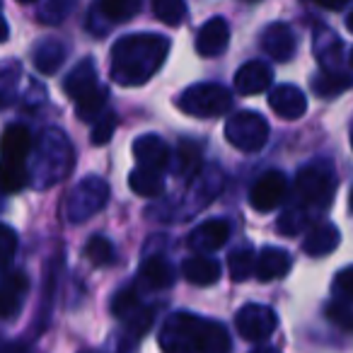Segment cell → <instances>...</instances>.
<instances>
[{"instance_id":"16","label":"cell","mask_w":353,"mask_h":353,"mask_svg":"<svg viewBox=\"0 0 353 353\" xmlns=\"http://www.w3.org/2000/svg\"><path fill=\"white\" fill-rule=\"evenodd\" d=\"M32 152V136L27 126L10 123L0 136V160L8 162H27Z\"/></svg>"},{"instance_id":"19","label":"cell","mask_w":353,"mask_h":353,"mask_svg":"<svg viewBox=\"0 0 353 353\" xmlns=\"http://www.w3.org/2000/svg\"><path fill=\"white\" fill-rule=\"evenodd\" d=\"M97 65L92 59H83L63 80V92L68 94L73 102H78L80 97H85L88 92H92L97 88Z\"/></svg>"},{"instance_id":"44","label":"cell","mask_w":353,"mask_h":353,"mask_svg":"<svg viewBox=\"0 0 353 353\" xmlns=\"http://www.w3.org/2000/svg\"><path fill=\"white\" fill-rule=\"evenodd\" d=\"M8 34H10V30H8V22L3 20V17H0V44H3V41L8 39Z\"/></svg>"},{"instance_id":"8","label":"cell","mask_w":353,"mask_h":353,"mask_svg":"<svg viewBox=\"0 0 353 353\" xmlns=\"http://www.w3.org/2000/svg\"><path fill=\"white\" fill-rule=\"evenodd\" d=\"M237 332L245 336L247 341H266L271 334L276 332V312L266 305H245L235 317Z\"/></svg>"},{"instance_id":"7","label":"cell","mask_w":353,"mask_h":353,"mask_svg":"<svg viewBox=\"0 0 353 353\" xmlns=\"http://www.w3.org/2000/svg\"><path fill=\"white\" fill-rule=\"evenodd\" d=\"M225 138L242 152H259L269 141V121L259 112L242 109L225 121Z\"/></svg>"},{"instance_id":"53","label":"cell","mask_w":353,"mask_h":353,"mask_svg":"<svg viewBox=\"0 0 353 353\" xmlns=\"http://www.w3.org/2000/svg\"><path fill=\"white\" fill-rule=\"evenodd\" d=\"M88 353H90V351H88Z\"/></svg>"},{"instance_id":"4","label":"cell","mask_w":353,"mask_h":353,"mask_svg":"<svg viewBox=\"0 0 353 353\" xmlns=\"http://www.w3.org/2000/svg\"><path fill=\"white\" fill-rule=\"evenodd\" d=\"M295 187L303 199L305 208L312 211H324L332 206L334 192H336V179L334 172L327 162H312V165L303 167L295 176Z\"/></svg>"},{"instance_id":"32","label":"cell","mask_w":353,"mask_h":353,"mask_svg":"<svg viewBox=\"0 0 353 353\" xmlns=\"http://www.w3.org/2000/svg\"><path fill=\"white\" fill-rule=\"evenodd\" d=\"M150 6L157 20L165 22L167 27H182L189 15L184 0H150Z\"/></svg>"},{"instance_id":"50","label":"cell","mask_w":353,"mask_h":353,"mask_svg":"<svg viewBox=\"0 0 353 353\" xmlns=\"http://www.w3.org/2000/svg\"><path fill=\"white\" fill-rule=\"evenodd\" d=\"M20 3H34V0H20Z\"/></svg>"},{"instance_id":"9","label":"cell","mask_w":353,"mask_h":353,"mask_svg":"<svg viewBox=\"0 0 353 353\" xmlns=\"http://www.w3.org/2000/svg\"><path fill=\"white\" fill-rule=\"evenodd\" d=\"M285 192H288L285 176L281 174L279 170H271V172H266V174H261L254 182V187H252V192H250V206L259 213H269L283 201Z\"/></svg>"},{"instance_id":"5","label":"cell","mask_w":353,"mask_h":353,"mask_svg":"<svg viewBox=\"0 0 353 353\" xmlns=\"http://www.w3.org/2000/svg\"><path fill=\"white\" fill-rule=\"evenodd\" d=\"M179 109L189 117L196 119H213L228 114L232 109V94L218 83H199L192 85L176 99Z\"/></svg>"},{"instance_id":"13","label":"cell","mask_w":353,"mask_h":353,"mask_svg":"<svg viewBox=\"0 0 353 353\" xmlns=\"http://www.w3.org/2000/svg\"><path fill=\"white\" fill-rule=\"evenodd\" d=\"M228 237H230V223L223 218H211V221L194 228L189 235V247L199 254H206V252L221 250L228 242Z\"/></svg>"},{"instance_id":"51","label":"cell","mask_w":353,"mask_h":353,"mask_svg":"<svg viewBox=\"0 0 353 353\" xmlns=\"http://www.w3.org/2000/svg\"><path fill=\"white\" fill-rule=\"evenodd\" d=\"M351 148H353V133H351Z\"/></svg>"},{"instance_id":"47","label":"cell","mask_w":353,"mask_h":353,"mask_svg":"<svg viewBox=\"0 0 353 353\" xmlns=\"http://www.w3.org/2000/svg\"><path fill=\"white\" fill-rule=\"evenodd\" d=\"M346 30H348V32H353V12L346 17Z\"/></svg>"},{"instance_id":"23","label":"cell","mask_w":353,"mask_h":353,"mask_svg":"<svg viewBox=\"0 0 353 353\" xmlns=\"http://www.w3.org/2000/svg\"><path fill=\"white\" fill-rule=\"evenodd\" d=\"M32 61H34V68L39 70L41 75H54L56 70L63 65L65 61V46L63 41L59 39H44L34 46V54H32Z\"/></svg>"},{"instance_id":"18","label":"cell","mask_w":353,"mask_h":353,"mask_svg":"<svg viewBox=\"0 0 353 353\" xmlns=\"http://www.w3.org/2000/svg\"><path fill=\"white\" fill-rule=\"evenodd\" d=\"M339 240H341L339 228L329 221H322V223L310 225L307 235H305V240H303V250H305V254H310V256H327L336 250Z\"/></svg>"},{"instance_id":"3","label":"cell","mask_w":353,"mask_h":353,"mask_svg":"<svg viewBox=\"0 0 353 353\" xmlns=\"http://www.w3.org/2000/svg\"><path fill=\"white\" fill-rule=\"evenodd\" d=\"M75 162V152L68 136L59 128H49L41 133L34 148V165H32V182L39 189H49L54 184L63 182L70 174Z\"/></svg>"},{"instance_id":"42","label":"cell","mask_w":353,"mask_h":353,"mask_svg":"<svg viewBox=\"0 0 353 353\" xmlns=\"http://www.w3.org/2000/svg\"><path fill=\"white\" fill-rule=\"evenodd\" d=\"M334 293L343 300H353V266H348L341 274H336V279H334Z\"/></svg>"},{"instance_id":"22","label":"cell","mask_w":353,"mask_h":353,"mask_svg":"<svg viewBox=\"0 0 353 353\" xmlns=\"http://www.w3.org/2000/svg\"><path fill=\"white\" fill-rule=\"evenodd\" d=\"M170 157H172V172L179 179H184V182H192L194 176L199 174V170H201V148L194 141H189V138L179 141L174 155Z\"/></svg>"},{"instance_id":"41","label":"cell","mask_w":353,"mask_h":353,"mask_svg":"<svg viewBox=\"0 0 353 353\" xmlns=\"http://www.w3.org/2000/svg\"><path fill=\"white\" fill-rule=\"evenodd\" d=\"M152 310L150 307H143V310H138L136 314H131L128 317V334H131L133 339H141L143 334L150 329V324H152Z\"/></svg>"},{"instance_id":"30","label":"cell","mask_w":353,"mask_h":353,"mask_svg":"<svg viewBox=\"0 0 353 353\" xmlns=\"http://www.w3.org/2000/svg\"><path fill=\"white\" fill-rule=\"evenodd\" d=\"M22 65L17 61L0 63V109L10 107L17 97V85H20Z\"/></svg>"},{"instance_id":"39","label":"cell","mask_w":353,"mask_h":353,"mask_svg":"<svg viewBox=\"0 0 353 353\" xmlns=\"http://www.w3.org/2000/svg\"><path fill=\"white\" fill-rule=\"evenodd\" d=\"M114 128H117V114H114V112H104L102 117L94 121V126H92V136H90L92 145H104V143L112 141Z\"/></svg>"},{"instance_id":"38","label":"cell","mask_w":353,"mask_h":353,"mask_svg":"<svg viewBox=\"0 0 353 353\" xmlns=\"http://www.w3.org/2000/svg\"><path fill=\"white\" fill-rule=\"evenodd\" d=\"M17 252V232L10 225L0 223V269H6Z\"/></svg>"},{"instance_id":"15","label":"cell","mask_w":353,"mask_h":353,"mask_svg":"<svg viewBox=\"0 0 353 353\" xmlns=\"http://www.w3.org/2000/svg\"><path fill=\"white\" fill-rule=\"evenodd\" d=\"M230 41V27L223 17H211L196 34V51L206 59L221 56Z\"/></svg>"},{"instance_id":"14","label":"cell","mask_w":353,"mask_h":353,"mask_svg":"<svg viewBox=\"0 0 353 353\" xmlns=\"http://www.w3.org/2000/svg\"><path fill=\"white\" fill-rule=\"evenodd\" d=\"M269 107L279 114L281 119H300L307 112V97L303 94V90L295 88V85H279V88L271 90L269 94Z\"/></svg>"},{"instance_id":"37","label":"cell","mask_w":353,"mask_h":353,"mask_svg":"<svg viewBox=\"0 0 353 353\" xmlns=\"http://www.w3.org/2000/svg\"><path fill=\"white\" fill-rule=\"evenodd\" d=\"M136 307H138V290L133 288V285H126V288H121L114 295L112 312L117 314V317H131Z\"/></svg>"},{"instance_id":"11","label":"cell","mask_w":353,"mask_h":353,"mask_svg":"<svg viewBox=\"0 0 353 353\" xmlns=\"http://www.w3.org/2000/svg\"><path fill=\"white\" fill-rule=\"evenodd\" d=\"M295 34L285 22H274L269 25L264 32H261V49H264L266 56H271L279 63H285V61L293 59L295 54Z\"/></svg>"},{"instance_id":"43","label":"cell","mask_w":353,"mask_h":353,"mask_svg":"<svg viewBox=\"0 0 353 353\" xmlns=\"http://www.w3.org/2000/svg\"><path fill=\"white\" fill-rule=\"evenodd\" d=\"M314 3H317V6H322L324 10H341L348 0H314Z\"/></svg>"},{"instance_id":"35","label":"cell","mask_w":353,"mask_h":353,"mask_svg":"<svg viewBox=\"0 0 353 353\" xmlns=\"http://www.w3.org/2000/svg\"><path fill=\"white\" fill-rule=\"evenodd\" d=\"M85 256H88L94 266H109L117 259V252H114V245L107 237L94 235V237H90L88 245H85Z\"/></svg>"},{"instance_id":"34","label":"cell","mask_w":353,"mask_h":353,"mask_svg":"<svg viewBox=\"0 0 353 353\" xmlns=\"http://www.w3.org/2000/svg\"><path fill=\"white\" fill-rule=\"evenodd\" d=\"M310 225V211L305 206H290L281 213L279 218V230L285 237H295L298 232H303Z\"/></svg>"},{"instance_id":"2","label":"cell","mask_w":353,"mask_h":353,"mask_svg":"<svg viewBox=\"0 0 353 353\" xmlns=\"http://www.w3.org/2000/svg\"><path fill=\"white\" fill-rule=\"evenodd\" d=\"M165 353H230V334L213 319H201L192 312H174L160 332Z\"/></svg>"},{"instance_id":"31","label":"cell","mask_w":353,"mask_h":353,"mask_svg":"<svg viewBox=\"0 0 353 353\" xmlns=\"http://www.w3.org/2000/svg\"><path fill=\"white\" fill-rule=\"evenodd\" d=\"M107 99H109V90L104 88V85H97L92 92H88L85 97H80L78 102H75L78 117L83 119V121H97V119L104 114Z\"/></svg>"},{"instance_id":"25","label":"cell","mask_w":353,"mask_h":353,"mask_svg":"<svg viewBox=\"0 0 353 353\" xmlns=\"http://www.w3.org/2000/svg\"><path fill=\"white\" fill-rule=\"evenodd\" d=\"M348 88H353V75H348L346 70H319L312 78L314 94H319L322 99L339 97Z\"/></svg>"},{"instance_id":"21","label":"cell","mask_w":353,"mask_h":353,"mask_svg":"<svg viewBox=\"0 0 353 353\" xmlns=\"http://www.w3.org/2000/svg\"><path fill=\"white\" fill-rule=\"evenodd\" d=\"M290 266H293V259H290L288 252L266 247V250H261V254L256 256L254 276L259 281H276V279H283L290 271Z\"/></svg>"},{"instance_id":"29","label":"cell","mask_w":353,"mask_h":353,"mask_svg":"<svg viewBox=\"0 0 353 353\" xmlns=\"http://www.w3.org/2000/svg\"><path fill=\"white\" fill-rule=\"evenodd\" d=\"M314 54L322 61V70H341L339 68V56H341V41L332 32L322 30L319 37H314Z\"/></svg>"},{"instance_id":"27","label":"cell","mask_w":353,"mask_h":353,"mask_svg":"<svg viewBox=\"0 0 353 353\" xmlns=\"http://www.w3.org/2000/svg\"><path fill=\"white\" fill-rule=\"evenodd\" d=\"M27 184H32V176L25 162L0 160V192L17 194V192H22Z\"/></svg>"},{"instance_id":"52","label":"cell","mask_w":353,"mask_h":353,"mask_svg":"<svg viewBox=\"0 0 353 353\" xmlns=\"http://www.w3.org/2000/svg\"><path fill=\"white\" fill-rule=\"evenodd\" d=\"M247 3H254V0H247Z\"/></svg>"},{"instance_id":"28","label":"cell","mask_w":353,"mask_h":353,"mask_svg":"<svg viewBox=\"0 0 353 353\" xmlns=\"http://www.w3.org/2000/svg\"><path fill=\"white\" fill-rule=\"evenodd\" d=\"M143 0H97L94 10L102 12L109 22H128L141 12Z\"/></svg>"},{"instance_id":"10","label":"cell","mask_w":353,"mask_h":353,"mask_svg":"<svg viewBox=\"0 0 353 353\" xmlns=\"http://www.w3.org/2000/svg\"><path fill=\"white\" fill-rule=\"evenodd\" d=\"M27 290L30 279L25 271H8L6 276H0V319H10L20 312Z\"/></svg>"},{"instance_id":"24","label":"cell","mask_w":353,"mask_h":353,"mask_svg":"<svg viewBox=\"0 0 353 353\" xmlns=\"http://www.w3.org/2000/svg\"><path fill=\"white\" fill-rule=\"evenodd\" d=\"M182 276L194 285H213L221 279V264L203 254L192 256L182 264Z\"/></svg>"},{"instance_id":"45","label":"cell","mask_w":353,"mask_h":353,"mask_svg":"<svg viewBox=\"0 0 353 353\" xmlns=\"http://www.w3.org/2000/svg\"><path fill=\"white\" fill-rule=\"evenodd\" d=\"M0 353H22V348L20 346H3V343H0Z\"/></svg>"},{"instance_id":"40","label":"cell","mask_w":353,"mask_h":353,"mask_svg":"<svg viewBox=\"0 0 353 353\" xmlns=\"http://www.w3.org/2000/svg\"><path fill=\"white\" fill-rule=\"evenodd\" d=\"M324 314H327V319L332 324H336L339 329H343V332H353V310L348 307L346 303H329L327 310H324Z\"/></svg>"},{"instance_id":"36","label":"cell","mask_w":353,"mask_h":353,"mask_svg":"<svg viewBox=\"0 0 353 353\" xmlns=\"http://www.w3.org/2000/svg\"><path fill=\"white\" fill-rule=\"evenodd\" d=\"M73 6H75V0H46L39 10L41 22H46V25H59V22H63L65 17H68Z\"/></svg>"},{"instance_id":"48","label":"cell","mask_w":353,"mask_h":353,"mask_svg":"<svg viewBox=\"0 0 353 353\" xmlns=\"http://www.w3.org/2000/svg\"><path fill=\"white\" fill-rule=\"evenodd\" d=\"M348 208H351V213H353V189H351V196H348Z\"/></svg>"},{"instance_id":"20","label":"cell","mask_w":353,"mask_h":353,"mask_svg":"<svg viewBox=\"0 0 353 353\" xmlns=\"http://www.w3.org/2000/svg\"><path fill=\"white\" fill-rule=\"evenodd\" d=\"M174 266L170 264L162 256H148L141 264L138 271V281L143 283V288L148 290H160V288H170L174 283Z\"/></svg>"},{"instance_id":"17","label":"cell","mask_w":353,"mask_h":353,"mask_svg":"<svg viewBox=\"0 0 353 353\" xmlns=\"http://www.w3.org/2000/svg\"><path fill=\"white\" fill-rule=\"evenodd\" d=\"M271 68L261 61H247L240 70L235 73V90L245 97H252V94H259L264 90H269L271 85Z\"/></svg>"},{"instance_id":"1","label":"cell","mask_w":353,"mask_h":353,"mask_svg":"<svg viewBox=\"0 0 353 353\" xmlns=\"http://www.w3.org/2000/svg\"><path fill=\"white\" fill-rule=\"evenodd\" d=\"M170 39L160 34H128L112 46V80L121 88H141L162 68Z\"/></svg>"},{"instance_id":"33","label":"cell","mask_w":353,"mask_h":353,"mask_svg":"<svg viewBox=\"0 0 353 353\" xmlns=\"http://www.w3.org/2000/svg\"><path fill=\"white\" fill-rule=\"evenodd\" d=\"M254 264H256V256L252 254V250H247V247L232 250L230 254H228V271H230L232 281H247L254 274Z\"/></svg>"},{"instance_id":"12","label":"cell","mask_w":353,"mask_h":353,"mask_svg":"<svg viewBox=\"0 0 353 353\" xmlns=\"http://www.w3.org/2000/svg\"><path fill=\"white\" fill-rule=\"evenodd\" d=\"M133 157H136L138 167L162 172L170 165V148L160 136L145 133V136H138L133 141Z\"/></svg>"},{"instance_id":"6","label":"cell","mask_w":353,"mask_h":353,"mask_svg":"<svg viewBox=\"0 0 353 353\" xmlns=\"http://www.w3.org/2000/svg\"><path fill=\"white\" fill-rule=\"evenodd\" d=\"M109 201V184L102 176H85L65 196L63 213L70 223H85L97 216Z\"/></svg>"},{"instance_id":"46","label":"cell","mask_w":353,"mask_h":353,"mask_svg":"<svg viewBox=\"0 0 353 353\" xmlns=\"http://www.w3.org/2000/svg\"><path fill=\"white\" fill-rule=\"evenodd\" d=\"M252 353H279L276 348H271V346H261V348H256V351H252Z\"/></svg>"},{"instance_id":"49","label":"cell","mask_w":353,"mask_h":353,"mask_svg":"<svg viewBox=\"0 0 353 353\" xmlns=\"http://www.w3.org/2000/svg\"><path fill=\"white\" fill-rule=\"evenodd\" d=\"M348 63H351V68H353V51H351V59H348Z\"/></svg>"},{"instance_id":"26","label":"cell","mask_w":353,"mask_h":353,"mask_svg":"<svg viewBox=\"0 0 353 353\" xmlns=\"http://www.w3.org/2000/svg\"><path fill=\"white\" fill-rule=\"evenodd\" d=\"M128 187L133 194L145 199H155L165 192V174L157 170H145V167H136L128 176Z\"/></svg>"}]
</instances>
